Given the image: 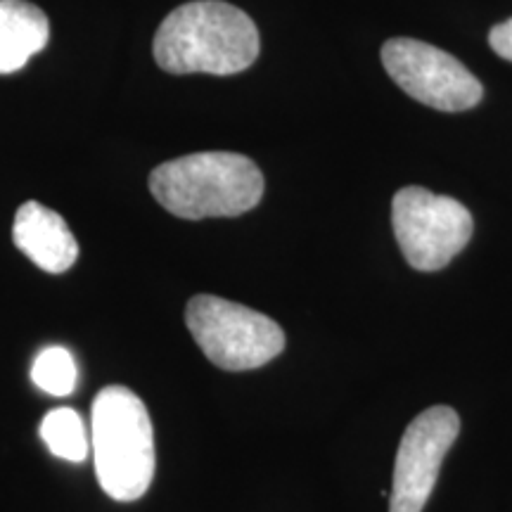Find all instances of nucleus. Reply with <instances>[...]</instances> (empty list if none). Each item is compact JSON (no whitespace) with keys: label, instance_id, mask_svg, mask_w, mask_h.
Returning <instances> with one entry per match:
<instances>
[{"label":"nucleus","instance_id":"f257e3e1","mask_svg":"<svg viewBox=\"0 0 512 512\" xmlns=\"http://www.w3.org/2000/svg\"><path fill=\"white\" fill-rule=\"evenodd\" d=\"M259 48V29L247 12L223 0H192L164 17L152 53L176 76H233L252 67Z\"/></svg>","mask_w":512,"mask_h":512},{"label":"nucleus","instance_id":"f03ea898","mask_svg":"<svg viewBox=\"0 0 512 512\" xmlns=\"http://www.w3.org/2000/svg\"><path fill=\"white\" fill-rule=\"evenodd\" d=\"M150 192L178 219H230L261 202L264 174L238 152H195L159 164L150 174Z\"/></svg>","mask_w":512,"mask_h":512},{"label":"nucleus","instance_id":"7ed1b4c3","mask_svg":"<svg viewBox=\"0 0 512 512\" xmlns=\"http://www.w3.org/2000/svg\"><path fill=\"white\" fill-rule=\"evenodd\" d=\"M95 475L107 496L138 501L155 479V430L145 403L128 387L112 384L91 408Z\"/></svg>","mask_w":512,"mask_h":512},{"label":"nucleus","instance_id":"20e7f679","mask_svg":"<svg viewBox=\"0 0 512 512\" xmlns=\"http://www.w3.org/2000/svg\"><path fill=\"white\" fill-rule=\"evenodd\" d=\"M185 325L202 354L230 373L266 366L285 349V332L273 318L214 294L190 299Z\"/></svg>","mask_w":512,"mask_h":512},{"label":"nucleus","instance_id":"39448f33","mask_svg":"<svg viewBox=\"0 0 512 512\" xmlns=\"http://www.w3.org/2000/svg\"><path fill=\"white\" fill-rule=\"evenodd\" d=\"M392 226L403 256L415 271H441L463 252L475 221L465 204L420 185L399 190L392 202Z\"/></svg>","mask_w":512,"mask_h":512},{"label":"nucleus","instance_id":"423d86ee","mask_svg":"<svg viewBox=\"0 0 512 512\" xmlns=\"http://www.w3.org/2000/svg\"><path fill=\"white\" fill-rule=\"evenodd\" d=\"M382 62L403 91L434 110H472L484 95L482 83L463 62L415 38H392L384 43Z\"/></svg>","mask_w":512,"mask_h":512},{"label":"nucleus","instance_id":"0eeeda50","mask_svg":"<svg viewBox=\"0 0 512 512\" xmlns=\"http://www.w3.org/2000/svg\"><path fill=\"white\" fill-rule=\"evenodd\" d=\"M460 418L451 406H432L403 432L396 451L389 512H422L437 484L441 463L456 444Z\"/></svg>","mask_w":512,"mask_h":512},{"label":"nucleus","instance_id":"6e6552de","mask_svg":"<svg viewBox=\"0 0 512 512\" xmlns=\"http://www.w3.org/2000/svg\"><path fill=\"white\" fill-rule=\"evenodd\" d=\"M12 240L46 273L69 271L79 259V242L67 221L41 202H24L15 214Z\"/></svg>","mask_w":512,"mask_h":512},{"label":"nucleus","instance_id":"1a4fd4ad","mask_svg":"<svg viewBox=\"0 0 512 512\" xmlns=\"http://www.w3.org/2000/svg\"><path fill=\"white\" fill-rule=\"evenodd\" d=\"M48 15L27 0H0V74L19 72L48 46Z\"/></svg>","mask_w":512,"mask_h":512},{"label":"nucleus","instance_id":"9d476101","mask_svg":"<svg viewBox=\"0 0 512 512\" xmlns=\"http://www.w3.org/2000/svg\"><path fill=\"white\" fill-rule=\"evenodd\" d=\"M41 439L50 453L69 463H83L91 453V434L74 408H55L41 422Z\"/></svg>","mask_w":512,"mask_h":512},{"label":"nucleus","instance_id":"9b49d317","mask_svg":"<svg viewBox=\"0 0 512 512\" xmlns=\"http://www.w3.org/2000/svg\"><path fill=\"white\" fill-rule=\"evenodd\" d=\"M31 380L50 396H69L79 382V368L74 356L64 347H46L31 366Z\"/></svg>","mask_w":512,"mask_h":512},{"label":"nucleus","instance_id":"f8f14e48","mask_svg":"<svg viewBox=\"0 0 512 512\" xmlns=\"http://www.w3.org/2000/svg\"><path fill=\"white\" fill-rule=\"evenodd\" d=\"M491 48L496 50V55H501L503 60L512 62V17L505 19V22L496 24L489 34Z\"/></svg>","mask_w":512,"mask_h":512}]
</instances>
